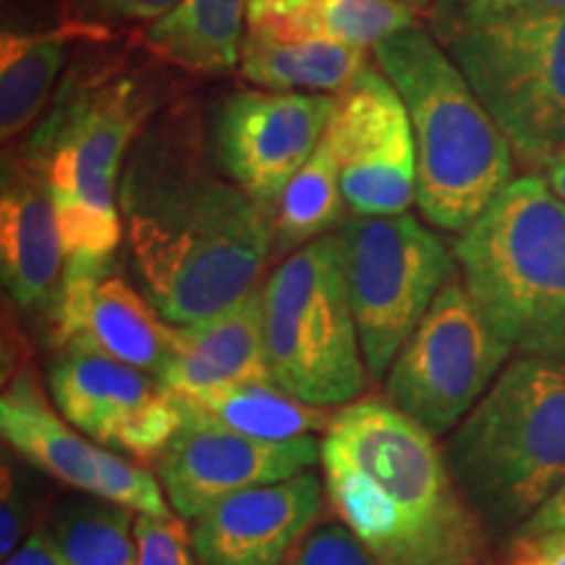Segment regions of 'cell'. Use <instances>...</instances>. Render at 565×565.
Segmentation results:
<instances>
[{
    "label": "cell",
    "instance_id": "836d02e7",
    "mask_svg": "<svg viewBox=\"0 0 565 565\" xmlns=\"http://www.w3.org/2000/svg\"><path fill=\"white\" fill-rule=\"evenodd\" d=\"M3 565H66V563L61 561V555L55 553L45 534L34 532L21 542L17 553L6 557Z\"/></svg>",
    "mask_w": 565,
    "mask_h": 565
},
{
    "label": "cell",
    "instance_id": "30bf717a",
    "mask_svg": "<svg viewBox=\"0 0 565 565\" xmlns=\"http://www.w3.org/2000/svg\"><path fill=\"white\" fill-rule=\"evenodd\" d=\"M511 351L463 280L454 278L395 356L385 398L440 437L482 401Z\"/></svg>",
    "mask_w": 565,
    "mask_h": 565
},
{
    "label": "cell",
    "instance_id": "e0dca14e",
    "mask_svg": "<svg viewBox=\"0 0 565 565\" xmlns=\"http://www.w3.org/2000/svg\"><path fill=\"white\" fill-rule=\"evenodd\" d=\"M324 484L312 471L231 494L194 521L202 565H275L317 526Z\"/></svg>",
    "mask_w": 565,
    "mask_h": 565
},
{
    "label": "cell",
    "instance_id": "6da1fadb",
    "mask_svg": "<svg viewBox=\"0 0 565 565\" xmlns=\"http://www.w3.org/2000/svg\"><path fill=\"white\" fill-rule=\"evenodd\" d=\"M118 207L141 291L171 324L207 320L257 288L270 215L217 166L196 103H173L145 126Z\"/></svg>",
    "mask_w": 565,
    "mask_h": 565
},
{
    "label": "cell",
    "instance_id": "4316f807",
    "mask_svg": "<svg viewBox=\"0 0 565 565\" xmlns=\"http://www.w3.org/2000/svg\"><path fill=\"white\" fill-rule=\"evenodd\" d=\"M563 9L565 0H433L429 26L435 40L445 47L471 32Z\"/></svg>",
    "mask_w": 565,
    "mask_h": 565
},
{
    "label": "cell",
    "instance_id": "83f0119b",
    "mask_svg": "<svg viewBox=\"0 0 565 565\" xmlns=\"http://www.w3.org/2000/svg\"><path fill=\"white\" fill-rule=\"evenodd\" d=\"M58 3L68 24L82 26L95 38H108L118 26L160 19L179 0H58Z\"/></svg>",
    "mask_w": 565,
    "mask_h": 565
},
{
    "label": "cell",
    "instance_id": "d6a6232c",
    "mask_svg": "<svg viewBox=\"0 0 565 565\" xmlns=\"http://www.w3.org/2000/svg\"><path fill=\"white\" fill-rule=\"evenodd\" d=\"M547 532H565V482L550 494L536 511L521 524L515 534L529 536V534H547ZM513 534V536H515Z\"/></svg>",
    "mask_w": 565,
    "mask_h": 565
},
{
    "label": "cell",
    "instance_id": "8992f818",
    "mask_svg": "<svg viewBox=\"0 0 565 565\" xmlns=\"http://www.w3.org/2000/svg\"><path fill=\"white\" fill-rule=\"evenodd\" d=\"M454 254L466 291L513 349L565 359V204L547 179H513Z\"/></svg>",
    "mask_w": 565,
    "mask_h": 565
},
{
    "label": "cell",
    "instance_id": "5bb4252c",
    "mask_svg": "<svg viewBox=\"0 0 565 565\" xmlns=\"http://www.w3.org/2000/svg\"><path fill=\"white\" fill-rule=\"evenodd\" d=\"M0 433L21 458L74 490L113 500L134 513L173 515L158 477L74 433L66 416L47 404L30 366H21L6 383Z\"/></svg>",
    "mask_w": 565,
    "mask_h": 565
},
{
    "label": "cell",
    "instance_id": "e575fe53",
    "mask_svg": "<svg viewBox=\"0 0 565 565\" xmlns=\"http://www.w3.org/2000/svg\"><path fill=\"white\" fill-rule=\"evenodd\" d=\"M545 175H547V183L553 186V192L561 196V202L565 204V152L557 154L545 166Z\"/></svg>",
    "mask_w": 565,
    "mask_h": 565
},
{
    "label": "cell",
    "instance_id": "cb8c5ba5",
    "mask_svg": "<svg viewBox=\"0 0 565 565\" xmlns=\"http://www.w3.org/2000/svg\"><path fill=\"white\" fill-rule=\"evenodd\" d=\"M183 416L196 419L212 427L228 429L257 440H296L307 437L317 429H328L335 414L303 404L275 383L242 385L233 391L210 395L204 401H181Z\"/></svg>",
    "mask_w": 565,
    "mask_h": 565
},
{
    "label": "cell",
    "instance_id": "2e32d148",
    "mask_svg": "<svg viewBox=\"0 0 565 565\" xmlns=\"http://www.w3.org/2000/svg\"><path fill=\"white\" fill-rule=\"evenodd\" d=\"M317 458L320 443L312 435L270 443L183 416L179 435L158 458V479L175 515L196 521L231 494L291 479Z\"/></svg>",
    "mask_w": 565,
    "mask_h": 565
},
{
    "label": "cell",
    "instance_id": "d590c367",
    "mask_svg": "<svg viewBox=\"0 0 565 565\" xmlns=\"http://www.w3.org/2000/svg\"><path fill=\"white\" fill-rule=\"evenodd\" d=\"M398 3L412 6V9H416V11H424V9L429 11V6H433V0H398Z\"/></svg>",
    "mask_w": 565,
    "mask_h": 565
},
{
    "label": "cell",
    "instance_id": "f546056e",
    "mask_svg": "<svg viewBox=\"0 0 565 565\" xmlns=\"http://www.w3.org/2000/svg\"><path fill=\"white\" fill-rule=\"evenodd\" d=\"M137 565H200L192 534L186 532L181 515L139 513L137 524Z\"/></svg>",
    "mask_w": 565,
    "mask_h": 565
},
{
    "label": "cell",
    "instance_id": "52a82bcc",
    "mask_svg": "<svg viewBox=\"0 0 565 565\" xmlns=\"http://www.w3.org/2000/svg\"><path fill=\"white\" fill-rule=\"evenodd\" d=\"M265 353L273 383L317 408L349 406L366 370L343 270L341 238L288 254L263 288Z\"/></svg>",
    "mask_w": 565,
    "mask_h": 565
},
{
    "label": "cell",
    "instance_id": "44dd1931",
    "mask_svg": "<svg viewBox=\"0 0 565 565\" xmlns=\"http://www.w3.org/2000/svg\"><path fill=\"white\" fill-rule=\"evenodd\" d=\"M249 0H179L145 32L154 58L194 76H221L242 63Z\"/></svg>",
    "mask_w": 565,
    "mask_h": 565
},
{
    "label": "cell",
    "instance_id": "4dcf8cb0",
    "mask_svg": "<svg viewBox=\"0 0 565 565\" xmlns=\"http://www.w3.org/2000/svg\"><path fill=\"white\" fill-rule=\"evenodd\" d=\"M30 492L24 490L17 469L3 461V505H0V553L3 561L11 553H17L21 545V534H24L26 521H30Z\"/></svg>",
    "mask_w": 565,
    "mask_h": 565
},
{
    "label": "cell",
    "instance_id": "7a4b0ae2",
    "mask_svg": "<svg viewBox=\"0 0 565 565\" xmlns=\"http://www.w3.org/2000/svg\"><path fill=\"white\" fill-rule=\"evenodd\" d=\"M320 461L330 508L380 565H490L445 450L387 398L335 412Z\"/></svg>",
    "mask_w": 565,
    "mask_h": 565
},
{
    "label": "cell",
    "instance_id": "3957f363",
    "mask_svg": "<svg viewBox=\"0 0 565 565\" xmlns=\"http://www.w3.org/2000/svg\"><path fill=\"white\" fill-rule=\"evenodd\" d=\"M158 108V84L150 74L121 63H97L71 71L34 124L19 154L45 175L66 259H110L118 249L124 166Z\"/></svg>",
    "mask_w": 565,
    "mask_h": 565
},
{
    "label": "cell",
    "instance_id": "7c38bea8",
    "mask_svg": "<svg viewBox=\"0 0 565 565\" xmlns=\"http://www.w3.org/2000/svg\"><path fill=\"white\" fill-rule=\"evenodd\" d=\"M341 192L359 217L404 215L416 202V141L412 118L383 68L366 63L343 92L328 129Z\"/></svg>",
    "mask_w": 565,
    "mask_h": 565
},
{
    "label": "cell",
    "instance_id": "ba28073f",
    "mask_svg": "<svg viewBox=\"0 0 565 565\" xmlns=\"http://www.w3.org/2000/svg\"><path fill=\"white\" fill-rule=\"evenodd\" d=\"M338 238L366 370L383 377L437 294L456 278V254L406 212L353 215Z\"/></svg>",
    "mask_w": 565,
    "mask_h": 565
},
{
    "label": "cell",
    "instance_id": "277c9868",
    "mask_svg": "<svg viewBox=\"0 0 565 565\" xmlns=\"http://www.w3.org/2000/svg\"><path fill=\"white\" fill-rule=\"evenodd\" d=\"M372 53L412 118L419 212L437 228L466 231L513 181L511 141L435 34L406 26Z\"/></svg>",
    "mask_w": 565,
    "mask_h": 565
},
{
    "label": "cell",
    "instance_id": "8fae6325",
    "mask_svg": "<svg viewBox=\"0 0 565 565\" xmlns=\"http://www.w3.org/2000/svg\"><path fill=\"white\" fill-rule=\"evenodd\" d=\"M338 95L244 89L223 100L212 121V154L270 215L280 194L322 145Z\"/></svg>",
    "mask_w": 565,
    "mask_h": 565
},
{
    "label": "cell",
    "instance_id": "ffe728a7",
    "mask_svg": "<svg viewBox=\"0 0 565 565\" xmlns=\"http://www.w3.org/2000/svg\"><path fill=\"white\" fill-rule=\"evenodd\" d=\"M416 9L398 0H249V32L374 51L377 42L416 24Z\"/></svg>",
    "mask_w": 565,
    "mask_h": 565
},
{
    "label": "cell",
    "instance_id": "1f68e13d",
    "mask_svg": "<svg viewBox=\"0 0 565 565\" xmlns=\"http://www.w3.org/2000/svg\"><path fill=\"white\" fill-rule=\"evenodd\" d=\"M505 565H565V532L511 536Z\"/></svg>",
    "mask_w": 565,
    "mask_h": 565
},
{
    "label": "cell",
    "instance_id": "603a6c76",
    "mask_svg": "<svg viewBox=\"0 0 565 565\" xmlns=\"http://www.w3.org/2000/svg\"><path fill=\"white\" fill-rule=\"evenodd\" d=\"M366 51L312 40H282L246 32L242 74L246 82L270 92L338 95L366 66Z\"/></svg>",
    "mask_w": 565,
    "mask_h": 565
},
{
    "label": "cell",
    "instance_id": "4fadbf2b",
    "mask_svg": "<svg viewBox=\"0 0 565 565\" xmlns=\"http://www.w3.org/2000/svg\"><path fill=\"white\" fill-rule=\"evenodd\" d=\"M51 393L84 435L141 461H158L183 427L181 401L154 374L95 351H58Z\"/></svg>",
    "mask_w": 565,
    "mask_h": 565
},
{
    "label": "cell",
    "instance_id": "9c48e42d",
    "mask_svg": "<svg viewBox=\"0 0 565 565\" xmlns=\"http://www.w3.org/2000/svg\"><path fill=\"white\" fill-rule=\"evenodd\" d=\"M521 160L545 168L565 152V9L445 45Z\"/></svg>",
    "mask_w": 565,
    "mask_h": 565
},
{
    "label": "cell",
    "instance_id": "7402d4cb",
    "mask_svg": "<svg viewBox=\"0 0 565 565\" xmlns=\"http://www.w3.org/2000/svg\"><path fill=\"white\" fill-rule=\"evenodd\" d=\"M74 40H100L76 24L3 32L0 38V137L6 145L40 121Z\"/></svg>",
    "mask_w": 565,
    "mask_h": 565
},
{
    "label": "cell",
    "instance_id": "ac0fdd59",
    "mask_svg": "<svg viewBox=\"0 0 565 565\" xmlns=\"http://www.w3.org/2000/svg\"><path fill=\"white\" fill-rule=\"evenodd\" d=\"M66 267L55 204L40 168L13 154L0 189V278L24 312H47Z\"/></svg>",
    "mask_w": 565,
    "mask_h": 565
},
{
    "label": "cell",
    "instance_id": "d4e9b609",
    "mask_svg": "<svg viewBox=\"0 0 565 565\" xmlns=\"http://www.w3.org/2000/svg\"><path fill=\"white\" fill-rule=\"evenodd\" d=\"M137 513L131 508L76 494L51 508L40 532L66 565H137Z\"/></svg>",
    "mask_w": 565,
    "mask_h": 565
},
{
    "label": "cell",
    "instance_id": "484cf974",
    "mask_svg": "<svg viewBox=\"0 0 565 565\" xmlns=\"http://www.w3.org/2000/svg\"><path fill=\"white\" fill-rule=\"evenodd\" d=\"M343 204L341 166L324 134L322 145L294 175L270 212L273 249L296 252L322 238L324 231L341 223Z\"/></svg>",
    "mask_w": 565,
    "mask_h": 565
},
{
    "label": "cell",
    "instance_id": "d6986e66",
    "mask_svg": "<svg viewBox=\"0 0 565 565\" xmlns=\"http://www.w3.org/2000/svg\"><path fill=\"white\" fill-rule=\"evenodd\" d=\"M160 383L186 404L242 385L273 383L265 353L263 288L207 320L179 324L173 359Z\"/></svg>",
    "mask_w": 565,
    "mask_h": 565
},
{
    "label": "cell",
    "instance_id": "5b68a950",
    "mask_svg": "<svg viewBox=\"0 0 565 565\" xmlns=\"http://www.w3.org/2000/svg\"><path fill=\"white\" fill-rule=\"evenodd\" d=\"M443 450L487 534L511 540L565 482V359L508 364Z\"/></svg>",
    "mask_w": 565,
    "mask_h": 565
},
{
    "label": "cell",
    "instance_id": "f1b7e54d",
    "mask_svg": "<svg viewBox=\"0 0 565 565\" xmlns=\"http://www.w3.org/2000/svg\"><path fill=\"white\" fill-rule=\"evenodd\" d=\"M275 565H380L349 526L324 521L309 529Z\"/></svg>",
    "mask_w": 565,
    "mask_h": 565
},
{
    "label": "cell",
    "instance_id": "9a60e30c",
    "mask_svg": "<svg viewBox=\"0 0 565 565\" xmlns=\"http://www.w3.org/2000/svg\"><path fill=\"white\" fill-rule=\"evenodd\" d=\"M47 317L58 351L103 353L158 380L173 359L175 328L113 270V257H68Z\"/></svg>",
    "mask_w": 565,
    "mask_h": 565
}]
</instances>
